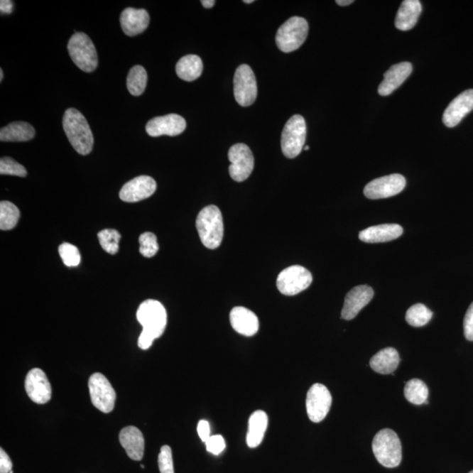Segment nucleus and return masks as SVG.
<instances>
[{"instance_id": "nucleus-1", "label": "nucleus", "mask_w": 473, "mask_h": 473, "mask_svg": "<svg viewBox=\"0 0 473 473\" xmlns=\"http://www.w3.org/2000/svg\"><path fill=\"white\" fill-rule=\"evenodd\" d=\"M137 320L142 326L138 345L142 350L152 347L153 340L163 335L167 326V311L163 304L156 300H146L138 307Z\"/></svg>"}, {"instance_id": "nucleus-2", "label": "nucleus", "mask_w": 473, "mask_h": 473, "mask_svg": "<svg viewBox=\"0 0 473 473\" xmlns=\"http://www.w3.org/2000/svg\"><path fill=\"white\" fill-rule=\"evenodd\" d=\"M63 130L73 148L81 156H87L92 151L93 134L85 116L77 109L70 108L62 119Z\"/></svg>"}, {"instance_id": "nucleus-3", "label": "nucleus", "mask_w": 473, "mask_h": 473, "mask_svg": "<svg viewBox=\"0 0 473 473\" xmlns=\"http://www.w3.org/2000/svg\"><path fill=\"white\" fill-rule=\"evenodd\" d=\"M197 230L202 245L209 249L219 247L224 238L223 216L215 205H209L199 212Z\"/></svg>"}, {"instance_id": "nucleus-4", "label": "nucleus", "mask_w": 473, "mask_h": 473, "mask_svg": "<svg viewBox=\"0 0 473 473\" xmlns=\"http://www.w3.org/2000/svg\"><path fill=\"white\" fill-rule=\"evenodd\" d=\"M375 457L383 467L396 468L403 459V449L399 437L390 429L379 431L373 441Z\"/></svg>"}, {"instance_id": "nucleus-5", "label": "nucleus", "mask_w": 473, "mask_h": 473, "mask_svg": "<svg viewBox=\"0 0 473 473\" xmlns=\"http://www.w3.org/2000/svg\"><path fill=\"white\" fill-rule=\"evenodd\" d=\"M71 59L79 69L92 73L99 65V58L95 45L84 33H75L67 43Z\"/></svg>"}, {"instance_id": "nucleus-6", "label": "nucleus", "mask_w": 473, "mask_h": 473, "mask_svg": "<svg viewBox=\"0 0 473 473\" xmlns=\"http://www.w3.org/2000/svg\"><path fill=\"white\" fill-rule=\"evenodd\" d=\"M309 25L305 18L292 17L278 29L276 44L281 51L290 53L298 50L306 40Z\"/></svg>"}, {"instance_id": "nucleus-7", "label": "nucleus", "mask_w": 473, "mask_h": 473, "mask_svg": "<svg viewBox=\"0 0 473 473\" xmlns=\"http://www.w3.org/2000/svg\"><path fill=\"white\" fill-rule=\"evenodd\" d=\"M307 127L301 115H294L288 119L281 134V150L289 159L298 156L305 145Z\"/></svg>"}, {"instance_id": "nucleus-8", "label": "nucleus", "mask_w": 473, "mask_h": 473, "mask_svg": "<svg viewBox=\"0 0 473 473\" xmlns=\"http://www.w3.org/2000/svg\"><path fill=\"white\" fill-rule=\"evenodd\" d=\"M313 277L309 270L302 266L285 268L277 277V288L281 294L292 296L305 290L312 283Z\"/></svg>"}, {"instance_id": "nucleus-9", "label": "nucleus", "mask_w": 473, "mask_h": 473, "mask_svg": "<svg viewBox=\"0 0 473 473\" xmlns=\"http://www.w3.org/2000/svg\"><path fill=\"white\" fill-rule=\"evenodd\" d=\"M89 389L94 406L105 414L114 411L117 396L110 381L104 374H92L89 380Z\"/></svg>"}, {"instance_id": "nucleus-10", "label": "nucleus", "mask_w": 473, "mask_h": 473, "mask_svg": "<svg viewBox=\"0 0 473 473\" xmlns=\"http://www.w3.org/2000/svg\"><path fill=\"white\" fill-rule=\"evenodd\" d=\"M234 97L241 107L253 104L257 99V81L253 70L249 65H242L234 75Z\"/></svg>"}, {"instance_id": "nucleus-11", "label": "nucleus", "mask_w": 473, "mask_h": 473, "mask_svg": "<svg viewBox=\"0 0 473 473\" xmlns=\"http://www.w3.org/2000/svg\"><path fill=\"white\" fill-rule=\"evenodd\" d=\"M229 161L231 165L229 173L234 181H246L254 168V157L249 146L242 143L235 144L229 149Z\"/></svg>"}, {"instance_id": "nucleus-12", "label": "nucleus", "mask_w": 473, "mask_h": 473, "mask_svg": "<svg viewBox=\"0 0 473 473\" xmlns=\"http://www.w3.org/2000/svg\"><path fill=\"white\" fill-rule=\"evenodd\" d=\"M332 397L329 389L320 383H315L307 393L306 408L311 422L320 423L327 416L332 407Z\"/></svg>"}, {"instance_id": "nucleus-13", "label": "nucleus", "mask_w": 473, "mask_h": 473, "mask_svg": "<svg viewBox=\"0 0 473 473\" xmlns=\"http://www.w3.org/2000/svg\"><path fill=\"white\" fill-rule=\"evenodd\" d=\"M406 187V179L403 175L393 174L373 180L364 189V194L367 198H388L399 194Z\"/></svg>"}, {"instance_id": "nucleus-14", "label": "nucleus", "mask_w": 473, "mask_h": 473, "mask_svg": "<svg viewBox=\"0 0 473 473\" xmlns=\"http://www.w3.org/2000/svg\"><path fill=\"white\" fill-rule=\"evenodd\" d=\"M26 393L33 403L45 404L50 401L52 388L47 375L39 368H33L26 375L25 381Z\"/></svg>"}, {"instance_id": "nucleus-15", "label": "nucleus", "mask_w": 473, "mask_h": 473, "mask_svg": "<svg viewBox=\"0 0 473 473\" xmlns=\"http://www.w3.org/2000/svg\"><path fill=\"white\" fill-rule=\"evenodd\" d=\"M187 123L182 116L168 114L153 118L146 124V133L151 137H160L163 135L178 136L186 129Z\"/></svg>"}, {"instance_id": "nucleus-16", "label": "nucleus", "mask_w": 473, "mask_h": 473, "mask_svg": "<svg viewBox=\"0 0 473 473\" xmlns=\"http://www.w3.org/2000/svg\"><path fill=\"white\" fill-rule=\"evenodd\" d=\"M156 187V182L150 176H138L122 187L119 197L126 202H140L153 196Z\"/></svg>"}, {"instance_id": "nucleus-17", "label": "nucleus", "mask_w": 473, "mask_h": 473, "mask_svg": "<svg viewBox=\"0 0 473 473\" xmlns=\"http://www.w3.org/2000/svg\"><path fill=\"white\" fill-rule=\"evenodd\" d=\"M374 289L367 285H360L352 289L345 296L341 317L344 320H352L371 301Z\"/></svg>"}, {"instance_id": "nucleus-18", "label": "nucleus", "mask_w": 473, "mask_h": 473, "mask_svg": "<svg viewBox=\"0 0 473 473\" xmlns=\"http://www.w3.org/2000/svg\"><path fill=\"white\" fill-rule=\"evenodd\" d=\"M473 110V89L460 94L446 108L442 122L447 127L452 129L459 125L465 116Z\"/></svg>"}, {"instance_id": "nucleus-19", "label": "nucleus", "mask_w": 473, "mask_h": 473, "mask_svg": "<svg viewBox=\"0 0 473 473\" xmlns=\"http://www.w3.org/2000/svg\"><path fill=\"white\" fill-rule=\"evenodd\" d=\"M411 62H403L393 65L384 74V80L379 86L378 92L381 96H388L403 84L412 73Z\"/></svg>"}, {"instance_id": "nucleus-20", "label": "nucleus", "mask_w": 473, "mask_h": 473, "mask_svg": "<svg viewBox=\"0 0 473 473\" xmlns=\"http://www.w3.org/2000/svg\"><path fill=\"white\" fill-rule=\"evenodd\" d=\"M119 442L131 460L141 461L143 459L145 440L143 434L137 427L124 428L120 431Z\"/></svg>"}, {"instance_id": "nucleus-21", "label": "nucleus", "mask_w": 473, "mask_h": 473, "mask_svg": "<svg viewBox=\"0 0 473 473\" xmlns=\"http://www.w3.org/2000/svg\"><path fill=\"white\" fill-rule=\"evenodd\" d=\"M230 321L235 332L246 337L254 336L260 327L257 315L244 307H235L232 310Z\"/></svg>"}, {"instance_id": "nucleus-22", "label": "nucleus", "mask_w": 473, "mask_h": 473, "mask_svg": "<svg viewBox=\"0 0 473 473\" xmlns=\"http://www.w3.org/2000/svg\"><path fill=\"white\" fill-rule=\"evenodd\" d=\"M150 17L144 9H126L120 16V24L123 32L129 36L140 35L149 25Z\"/></svg>"}, {"instance_id": "nucleus-23", "label": "nucleus", "mask_w": 473, "mask_h": 473, "mask_svg": "<svg viewBox=\"0 0 473 473\" xmlns=\"http://www.w3.org/2000/svg\"><path fill=\"white\" fill-rule=\"evenodd\" d=\"M403 229L397 224L375 225L359 232V238L365 243H383L400 238Z\"/></svg>"}, {"instance_id": "nucleus-24", "label": "nucleus", "mask_w": 473, "mask_h": 473, "mask_svg": "<svg viewBox=\"0 0 473 473\" xmlns=\"http://www.w3.org/2000/svg\"><path fill=\"white\" fill-rule=\"evenodd\" d=\"M422 13V4L418 0H404L398 10L396 26L401 31H408L418 23Z\"/></svg>"}, {"instance_id": "nucleus-25", "label": "nucleus", "mask_w": 473, "mask_h": 473, "mask_svg": "<svg viewBox=\"0 0 473 473\" xmlns=\"http://www.w3.org/2000/svg\"><path fill=\"white\" fill-rule=\"evenodd\" d=\"M400 360L396 349L388 347L382 349L371 359L370 366L378 374H391L399 366Z\"/></svg>"}, {"instance_id": "nucleus-26", "label": "nucleus", "mask_w": 473, "mask_h": 473, "mask_svg": "<svg viewBox=\"0 0 473 473\" xmlns=\"http://www.w3.org/2000/svg\"><path fill=\"white\" fill-rule=\"evenodd\" d=\"M268 424V415L264 411H257L251 414L246 434V444L250 448H256L261 444Z\"/></svg>"}, {"instance_id": "nucleus-27", "label": "nucleus", "mask_w": 473, "mask_h": 473, "mask_svg": "<svg viewBox=\"0 0 473 473\" xmlns=\"http://www.w3.org/2000/svg\"><path fill=\"white\" fill-rule=\"evenodd\" d=\"M36 130L26 122H13L0 131V141L4 142H24L35 138Z\"/></svg>"}, {"instance_id": "nucleus-28", "label": "nucleus", "mask_w": 473, "mask_h": 473, "mask_svg": "<svg viewBox=\"0 0 473 473\" xmlns=\"http://www.w3.org/2000/svg\"><path fill=\"white\" fill-rule=\"evenodd\" d=\"M204 69L200 58L196 55H187L180 59L175 70L178 76L184 81L192 82L201 76Z\"/></svg>"}, {"instance_id": "nucleus-29", "label": "nucleus", "mask_w": 473, "mask_h": 473, "mask_svg": "<svg viewBox=\"0 0 473 473\" xmlns=\"http://www.w3.org/2000/svg\"><path fill=\"white\" fill-rule=\"evenodd\" d=\"M404 396L412 404H425L428 396H429V389L423 381L419 379H413L405 385Z\"/></svg>"}, {"instance_id": "nucleus-30", "label": "nucleus", "mask_w": 473, "mask_h": 473, "mask_svg": "<svg viewBox=\"0 0 473 473\" xmlns=\"http://www.w3.org/2000/svg\"><path fill=\"white\" fill-rule=\"evenodd\" d=\"M148 82V74L143 67L136 65L129 71L127 76V89L133 96H141L145 92Z\"/></svg>"}, {"instance_id": "nucleus-31", "label": "nucleus", "mask_w": 473, "mask_h": 473, "mask_svg": "<svg viewBox=\"0 0 473 473\" xmlns=\"http://www.w3.org/2000/svg\"><path fill=\"white\" fill-rule=\"evenodd\" d=\"M21 212L16 205L9 201L0 202V229L2 231L12 230L20 219Z\"/></svg>"}, {"instance_id": "nucleus-32", "label": "nucleus", "mask_w": 473, "mask_h": 473, "mask_svg": "<svg viewBox=\"0 0 473 473\" xmlns=\"http://www.w3.org/2000/svg\"><path fill=\"white\" fill-rule=\"evenodd\" d=\"M433 317V311L428 309L423 304L418 303L409 308L405 318H406V321L409 325L418 328L426 325Z\"/></svg>"}, {"instance_id": "nucleus-33", "label": "nucleus", "mask_w": 473, "mask_h": 473, "mask_svg": "<svg viewBox=\"0 0 473 473\" xmlns=\"http://www.w3.org/2000/svg\"><path fill=\"white\" fill-rule=\"evenodd\" d=\"M97 238H99L100 246L107 253L112 255L118 253L121 235L117 230L104 229V230L99 232Z\"/></svg>"}, {"instance_id": "nucleus-34", "label": "nucleus", "mask_w": 473, "mask_h": 473, "mask_svg": "<svg viewBox=\"0 0 473 473\" xmlns=\"http://www.w3.org/2000/svg\"><path fill=\"white\" fill-rule=\"evenodd\" d=\"M59 254L63 263L69 268L77 266L81 262V254L77 246L70 243H63L59 246Z\"/></svg>"}, {"instance_id": "nucleus-35", "label": "nucleus", "mask_w": 473, "mask_h": 473, "mask_svg": "<svg viewBox=\"0 0 473 473\" xmlns=\"http://www.w3.org/2000/svg\"><path fill=\"white\" fill-rule=\"evenodd\" d=\"M140 253L146 258H152L159 251L156 236L152 232H145L140 239Z\"/></svg>"}, {"instance_id": "nucleus-36", "label": "nucleus", "mask_w": 473, "mask_h": 473, "mask_svg": "<svg viewBox=\"0 0 473 473\" xmlns=\"http://www.w3.org/2000/svg\"><path fill=\"white\" fill-rule=\"evenodd\" d=\"M0 174L26 178L28 172L21 164L18 163L12 158L3 157L0 160Z\"/></svg>"}, {"instance_id": "nucleus-37", "label": "nucleus", "mask_w": 473, "mask_h": 473, "mask_svg": "<svg viewBox=\"0 0 473 473\" xmlns=\"http://www.w3.org/2000/svg\"><path fill=\"white\" fill-rule=\"evenodd\" d=\"M158 464H159L161 473H175L172 450L170 446L161 447L159 457H158Z\"/></svg>"}, {"instance_id": "nucleus-38", "label": "nucleus", "mask_w": 473, "mask_h": 473, "mask_svg": "<svg viewBox=\"0 0 473 473\" xmlns=\"http://www.w3.org/2000/svg\"><path fill=\"white\" fill-rule=\"evenodd\" d=\"M206 449L207 452L213 454V455H219L225 449V441L222 435H210L207 442H205Z\"/></svg>"}, {"instance_id": "nucleus-39", "label": "nucleus", "mask_w": 473, "mask_h": 473, "mask_svg": "<svg viewBox=\"0 0 473 473\" xmlns=\"http://www.w3.org/2000/svg\"><path fill=\"white\" fill-rule=\"evenodd\" d=\"M464 333L465 339L473 342V303L469 306L464 319Z\"/></svg>"}, {"instance_id": "nucleus-40", "label": "nucleus", "mask_w": 473, "mask_h": 473, "mask_svg": "<svg viewBox=\"0 0 473 473\" xmlns=\"http://www.w3.org/2000/svg\"><path fill=\"white\" fill-rule=\"evenodd\" d=\"M13 469V463L7 453L0 450V473H10Z\"/></svg>"}, {"instance_id": "nucleus-41", "label": "nucleus", "mask_w": 473, "mask_h": 473, "mask_svg": "<svg viewBox=\"0 0 473 473\" xmlns=\"http://www.w3.org/2000/svg\"><path fill=\"white\" fill-rule=\"evenodd\" d=\"M197 433L202 442H207L208 439L210 437V428L207 420H201L200 422L198 423Z\"/></svg>"}, {"instance_id": "nucleus-42", "label": "nucleus", "mask_w": 473, "mask_h": 473, "mask_svg": "<svg viewBox=\"0 0 473 473\" xmlns=\"http://www.w3.org/2000/svg\"><path fill=\"white\" fill-rule=\"evenodd\" d=\"M13 9V3L10 0H1L0 1V11L2 14L12 13Z\"/></svg>"}, {"instance_id": "nucleus-43", "label": "nucleus", "mask_w": 473, "mask_h": 473, "mask_svg": "<svg viewBox=\"0 0 473 473\" xmlns=\"http://www.w3.org/2000/svg\"><path fill=\"white\" fill-rule=\"evenodd\" d=\"M201 4L205 9H212L215 5L216 1H214V0H202Z\"/></svg>"}, {"instance_id": "nucleus-44", "label": "nucleus", "mask_w": 473, "mask_h": 473, "mask_svg": "<svg viewBox=\"0 0 473 473\" xmlns=\"http://www.w3.org/2000/svg\"><path fill=\"white\" fill-rule=\"evenodd\" d=\"M354 0H337L336 3L340 6H347L354 3Z\"/></svg>"}, {"instance_id": "nucleus-45", "label": "nucleus", "mask_w": 473, "mask_h": 473, "mask_svg": "<svg viewBox=\"0 0 473 473\" xmlns=\"http://www.w3.org/2000/svg\"><path fill=\"white\" fill-rule=\"evenodd\" d=\"M3 77H4V72H3V70L1 69V70H0V82L3 81Z\"/></svg>"}, {"instance_id": "nucleus-46", "label": "nucleus", "mask_w": 473, "mask_h": 473, "mask_svg": "<svg viewBox=\"0 0 473 473\" xmlns=\"http://www.w3.org/2000/svg\"><path fill=\"white\" fill-rule=\"evenodd\" d=\"M244 3H246V4L254 3V0H244Z\"/></svg>"}, {"instance_id": "nucleus-47", "label": "nucleus", "mask_w": 473, "mask_h": 473, "mask_svg": "<svg viewBox=\"0 0 473 473\" xmlns=\"http://www.w3.org/2000/svg\"><path fill=\"white\" fill-rule=\"evenodd\" d=\"M303 149H304V150H306V151H307V150H309V149H310V146H304V148H303Z\"/></svg>"}, {"instance_id": "nucleus-48", "label": "nucleus", "mask_w": 473, "mask_h": 473, "mask_svg": "<svg viewBox=\"0 0 473 473\" xmlns=\"http://www.w3.org/2000/svg\"><path fill=\"white\" fill-rule=\"evenodd\" d=\"M141 468H143V469L145 468V465H143V464H141Z\"/></svg>"}, {"instance_id": "nucleus-49", "label": "nucleus", "mask_w": 473, "mask_h": 473, "mask_svg": "<svg viewBox=\"0 0 473 473\" xmlns=\"http://www.w3.org/2000/svg\"><path fill=\"white\" fill-rule=\"evenodd\" d=\"M10 473H13V471H11Z\"/></svg>"}, {"instance_id": "nucleus-50", "label": "nucleus", "mask_w": 473, "mask_h": 473, "mask_svg": "<svg viewBox=\"0 0 473 473\" xmlns=\"http://www.w3.org/2000/svg\"><path fill=\"white\" fill-rule=\"evenodd\" d=\"M469 473H473V471H472V472H469Z\"/></svg>"}]
</instances>
